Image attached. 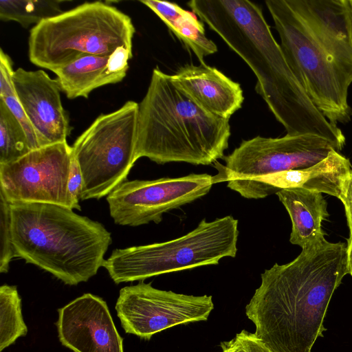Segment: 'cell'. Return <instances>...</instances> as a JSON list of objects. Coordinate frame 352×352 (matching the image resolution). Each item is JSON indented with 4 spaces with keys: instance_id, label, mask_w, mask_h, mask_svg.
<instances>
[{
    "instance_id": "6da1fadb",
    "label": "cell",
    "mask_w": 352,
    "mask_h": 352,
    "mask_svg": "<svg viewBox=\"0 0 352 352\" xmlns=\"http://www.w3.org/2000/svg\"><path fill=\"white\" fill-rule=\"evenodd\" d=\"M349 273L347 245L327 240L302 249L290 263L265 270L245 306L254 334L272 352H311L327 330L323 322L332 295Z\"/></svg>"
},
{
    "instance_id": "7a4b0ae2",
    "label": "cell",
    "mask_w": 352,
    "mask_h": 352,
    "mask_svg": "<svg viewBox=\"0 0 352 352\" xmlns=\"http://www.w3.org/2000/svg\"><path fill=\"white\" fill-rule=\"evenodd\" d=\"M287 63L332 124L352 117V6L350 0H267Z\"/></svg>"
},
{
    "instance_id": "3957f363",
    "label": "cell",
    "mask_w": 352,
    "mask_h": 352,
    "mask_svg": "<svg viewBox=\"0 0 352 352\" xmlns=\"http://www.w3.org/2000/svg\"><path fill=\"white\" fill-rule=\"evenodd\" d=\"M188 7L250 67L255 90L290 135L311 134L336 151L346 142L311 100L275 40L260 6L249 0H192Z\"/></svg>"
},
{
    "instance_id": "277c9868",
    "label": "cell",
    "mask_w": 352,
    "mask_h": 352,
    "mask_svg": "<svg viewBox=\"0 0 352 352\" xmlns=\"http://www.w3.org/2000/svg\"><path fill=\"white\" fill-rule=\"evenodd\" d=\"M138 104L137 160L210 165L225 156L230 120L201 108L158 67Z\"/></svg>"
},
{
    "instance_id": "5b68a950",
    "label": "cell",
    "mask_w": 352,
    "mask_h": 352,
    "mask_svg": "<svg viewBox=\"0 0 352 352\" xmlns=\"http://www.w3.org/2000/svg\"><path fill=\"white\" fill-rule=\"evenodd\" d=\"M16 256L69 285L96 274L112 242L104 226L72 209L52 204H11Z\"/></svg>"
},
{
    "instance_id": "8992f818",
    "label": "cell",
    "mask_w": 352,
    "mask_h": 352,
    "mask_svg": "<svg viewBox=\"0 0 352 352\" xmlns=\"http://www.w3.org/2000/svg\"><path fill=\"white\" fill-rule=\"evenodd\" d=\"M135 32L131 19L117 8L85 2L34 25L28 56L34 65L54 72L83 56L132 50Z\"/></svg>"
},
{
    "instance_id": "52a82bcc",
    "label": "cell",
    "mask_w": 352,
    "mask_h": 352,
    "mask_svg": "<svg viewBox=\"0 0 352 352\" xmlns=\"http://www.w3.org/2000/svg\"><path fill=\"white\" fill-rule=\"evenodd\" d=\"M238 220L232 216L212 221L202 219L186 234L163 243L114 250L104 267L116 284L144 280L153 276L195 267L217 265L235 257Z\"/></svg>"
},
{
    "instance_id": "ba28073f",
    "label": "cell",
    "mask_w": 352,
    "mask_h": 352,
    "mask_svg": "<svg viewBox=\"0 0 352 352\" xmlns=\"http://www.w3.org/2000/svg\"><path fill=\"white\" fill-rule=\"evenodd\" d=\"M138 107L129 100L101 114L74 142L72 154L83 180L81 200L107 196L126 179L137 161Z\"/></svg>"
},
{
    "instance_id": "9c48e42d",
    "label": "cell",
    "mask_w": 352,
    "mask_h": 352,
    "mask_svg": "<svg viewBox=\"0 0 352 352\" xmlns=\"http://www.w3.org/2000/svg\"><path fill=\"white\" fill-rule=\"evenodd\" d=\"M335 146L316 135L304 134L280 138L256 136L243 140L230 155L225 164L218 162L214 182H227L228 187L243 197L254 199L267 177L290 170L311 167L324 159Z\"/></svg>"
},
{
    "instance_id": "30bf717a",
    "label": "cell",
    "mask_w": 352,
    "mask_h": 352,
    "mask_svg": "<svg viewBox=\"0 0 352 352\" xmlns=\"http://www.w3.org/2000/svg\"><path fill=\"white\" fill-rule=\"evenodd\" d=\"M115 308L126 333L148 340L168 328L207 320L214 304L212 296L161 290L142 280L120 290Z\"/></svg>"
},
{
    "instance_id": "8fae6325",
    "label": "cell",
    "mask_w": 352,
    "mask_h": 352,
    "mask_svg": "<svg viewBox=\"0 0 352 352\" xmlns=\"http://www.w3.org/2000/svg\"><path fill=\"white\" fill-rule=\"evenodd\" d=\"M214 184V176L206 173L125 181L107 196V201L116 224L159 223L164 213L204 197Z\"/></svg>"
},
{
    "instance_id": "7c38bea8",
    "label": "cell",
    "mask_w": 352,
    "mask_h": 352,
    "mask_svg": "<svg viewBox=\"0 0 352 352\" xmlns=\"http://www.w3.org/2000/svg\"><path fill=\"white\" fill-rule=\"evenodd\" d=\"M72 157V147L65 142L0 164V190L10 204L43 203L70 208L67 188Z\"/></svg>"
},
{
    "instance_id": "4fadbf2b",
    "label": "cell",
    "mask_w": 352,
    "mask_h": 352,
    "mask_svg": "<svg viewBox=\"0 0 352 352\" xmlns=\"http://www.w3.org/2000/svg\"><path fill=\"white\" fill-rule=\"evenodd\" d=\"M60 343L73 352H124L107 302L86 293L58 309Z\"/></svg>"
},
{
    "instance_id": "5bb4252c",
    "label": "cell",
    "mask_w": 352,
    "mask_h": 352,
    "mask_svg": "<svg viewBox=\"0 0 352 352\" xmlns=\"http://www.w3.org/2000/svg\"><path fill=\"white\" fill-rule=\"evenodd\" d=\"M12 79L40 147L67 142L71 127L56 79L43 70L28 71L21 67L14 72Z\"/></svg>"
},
{
    "instance_id": "9a60e30c",
    "label": "cell",
    "mask_w": 352,
    "mask_h": 352,
    "mask_svg": "<svg viewBox=\"0 0 352 352\" xmlns=\"http://www.w3.org/2000/svg\"><path fill=\"white\" fill-rule=\"evenodd\" d=\"M173 82L199 106L220 118H230L244 100L239 83L205 63L186 64L171 75Z\"/></svg>"
},
{
    "instance_id": "2e32d148",
    "label": "cell",
    "mask_w": 352,
    "mask_h": 352,
    "mask_svg": "<svg viewBox=\"0 0 352 352\" xmlns=\"http://www.w3.org/2000/svg\"><path fill=\"white\" fill-rule=\"evenodd\" d=\"M132 57V50L121 47L110 56L89 55L79 58L53 72L67 98H87L94 89L122 81Z\"/></svg>"
},
{
    "instance_id": "e0dca14e",
    "label": "cell",
    "mask_w": 352,
    "mask_h": 352,
    "mask_svg": "<svg viewBox=\"0 0 352 352\" xmlns=\"http://www.w3.org/2000/svg\"><path fill=\"white\" fill-rule=\"evenodd\" d=\"M348 158L333 150L319 163L307 168L290 170L265 179L254 199L264 198L285 188L298 187L324 192L340 199L343 182L351 170Z\"/></svg>"
},
{
    "instance_id": "ac0fdd59",
    "label": "cell",
    "mask_w": 352,
    "mask_h": 352,
    "mask_svg": "<svg viewBox=\"0 0 352 352\" xmlns=\"http://www.w3.org/2000/svg\"><path fill=\"white\" fill-rule=\"evenodd\" d=\"M276 195L292 221L290 243L304 249L326 240L321 223L329 214L321 192L291 187L279 190Z\"/></svg>"
},
{
    "instance_id": "d6986e66",
    "label": "cell",
    "mask_w": 352,
    "mask_h": 352,
    "mask_svg": "<svg viewBox=\"0 0 352 352\" xmlns=\"http://www.w3.org/2000/svg\"><path fill=\"white\" fill-rule=\"evenodd\" d=\"M150 8L181 41L192 51L200 63L204 58L218 51L216 44L206 36L204 25L190 12L175 3L158 0L140 1Z\"/></svg>"
},
{
    "instance_id": "ffe728a7",
    "label": "cell",
    "mask_w": 352,
    "mask_h": 352,
    "mask_svg": "<svg viewBox=\"0 0 352 352\" xmlns=\"http://www.w3.org/2000/svg\"><path fill=\"white\" fill-rule=\"evenodd\" d=\"M64 2L56 0H2L0 1V19L3 21H16L26 28L61 14V4Z\"/></svg>"
},
{
    "instance_id": "44dd1931",
    "label": "cell",
    "mask_w": 352,
    "mask_h": 352,
    "mask_svg": "<svg viewBox=\"0 0 352 352\" xmlns=\"http://www.w3.org/2000/svg\"><path fill=\"white\" fill-rule=\"evenodd\" d=\"M28 327L21 311V299L14 285L0 287V352L19 338L26 336Z\"/></svg>"
},
{
    "instance_id": "7402d4cb",
    "label": "cell",
    "mask_w": 352,
    "mask_h": 352,
    "mask_svg": "<svg viewBox=\"0 0 352 352\" xmlns=\"http://www.w3.org/2000/svg\"><path fill=\"white\" fill-rule=\"evenodd\" d=\"M31 151L22 125L0 99V164L13 162Z\"/></svg>"
},
{
    "instance_id": "603a6c76",
    "label": "cell",
    "mask_w": 352,
    "mask_h": 352,
    "mask_svg": "<svg viewBox=\"0 0 352 352\" xmlns=\"http://www.w3.org/2000/svg\"><path fill=\"white\" fill-rule=\"evenodd\" d=\"M14 72L11 58L0 49V99L22 125L32 151L40 148V146L36 133L16 95L12 79Z\"/></svg>"
},
{
    "instance_id": "cb8c5ba5",
    "label": "cell",
    "mask_w": 352,
    "mask_h": 352,
    "mask_svg": "<svg viewBox=\"0 0 352 352\" xmlns=\"http://www.w3.org/2000/svg\"><path fill=\"white\" fill-rule=\"evenodd\" d=\"M11 204L0 190V272L7 273L16 256L11 230Z\"/></svg>"
},
{
    "instance_id": "d4e9b609",
    "label": "cell",
    "mask_w": 352,
    "mask_h": 352,
    "mask_svg": "<svg viewBox=\"0 0 352 352\" xmlns=\"http://www.w3.org/2000/svg\"><path fill=\"white\" fill-rule=\"evenodd\" d=\"M222 352H272L254 333L245 329L234 338L220 343Z\"/></svg>"
},
{
    "instance_id": "484cf974",
    "label": "cell",
    "mask_w": 352,
    "mask_h": 352,
    "mask_svg": "<svg viewBox=\"0 0 352 352\" xmlns=\"http://www.w3.org/2000/svg\"><path fill=\"white\" fill-rule=\"evenodd\" d=\"M83 188V180L79 164L72 154L68 181V199L71 209L80 210L79 201Z\"/></svg>"
},
{
    "instance_id": "4316f807",
    "label": "cell",
    "mask_w": 352,
    "mask_h": 352,
    "mask_svg": "<svg viewBox=\"0 0 352 352\" xmlns=\"http://www.w3.org/2000/svg\"><path fill=\"white\" fill-rule=\"evenodd\" d=\"M339 199L342 201L344 206L350 233L349 243L352 241V169L343 182Z\"/></svg>"
},
{
    "instance_id": "83f0119b",
    "label": "cell",
    "mask_w": 352,
    "mask_h": 352,
    "mask_svg": "<svg viewBox=\"0 0 352 352\" xmlns=\"http://www.w3.org/2000/svg\"><path fill=\"white\" fill-rule=\"evenodd\" d=\"M347 251L349 272V274L352 276V241L347 243Z\"/></svg>"
},
{
    "instance_id": "f1b7e54d",
    "label": "cell",
    "mask_w": 352,
    "mask_h": 352,
    "mask_svg": "<svg viewBox=\"0 0 352 352\" xmlns=\"http://www.w3.org/2000/svg\"><path fill=\"white\" fill-rule=\"evenodd\" d=\"M350 2H351V6H352V0H350Z\"/></svg>"
}]
</instances>
